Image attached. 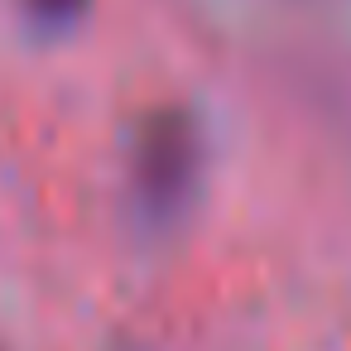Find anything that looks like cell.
<instances>
[{"label": "cell", "mask_w": 351, "mask_h": 351, "mask_svg": "<svg viewBox=\"0 0 351 351\" xmlns=\"http://www.w3.org/2000/svg\"><path fill=\"white\" fill-rule=\"evenodd\" d=\"M197 183V130L183 111H154L135 130V197L154 221L188 207Z\"/></svg>", "instance_id": "1"}, {"label": "cell", "mask_w": 351, "mask_h": 351, "mask_svg": "<svg viewBox=\"0 0 351 351\" xmlns=\"http://www.w3.org/2000/svg\"><path fill=\"white\" fill-rule=\"evenodd\" d=\"M29 10L39 20H49V25H63V20H73L82 10V0H29Z\"/></svg>", "instance_id": "2"}]
</instances>
